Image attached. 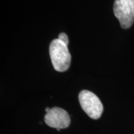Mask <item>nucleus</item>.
<instances>
[{
  "instance_id": "f257e3e1",
  "label": "nucleus",
  "mask_w": 134,
  "mask_h": 134,
  "mask_svg": "<svg viewBox=\"0 0 134 134\" xmlns=\"http://www.w3.org/2000/svg\"><path fill=\"white\" fill-rule=\"evenodd\" d=\"M49 54L52 65L56 71L63 72L69 68L71 63V54L68 46L60 40L55 39L50 43Z\"/></svg>"
},
{
  "instance_id": "f03ea898",
  "label": "nucleus",
  "mask_w": 134,
  "mask_h": 134,
  "mask_svg": "<svg viewBox=\"0 0 134 134\" xmlns=\"http://www.w3.org/2000/svg\"><path fill=\"white\" fill-rule=\"evenodd\" d=\"M78 98L82 109L91 119L100 118L104 107L98 96L89 90H82L79 93Z\"/></svg>"
},
{
  "instance_id": "7ed1b4c3",
  "label": "nucleus",
  "mask_w": 134,
  "mask_h": 134,
  "mask_svg": "<svg viewBox=\"0 0 134 134\" xmlns=\"http://www.w3.org/2000/svg\"><path fill=\"white\" fill-rule=\"evenodd\" d=\"M113 12L121 27L129 29L134 23V0H115Z\"/></svg>"
},
{
  "instance_id": "20e7f679",
  "label": "nucleus",
  "mask_w": 134,
  "mask_h": 134,
  "mask_svg": "<svg viewBox=\"0 0 134 134\" xmlns=\"http://www.w3.org/2000/svg\"><path fill=\"white\" fill-rule=\"evenodd\" d=\"M46 124L53 128L64 129L70 125V117L65 110L60 107H53L45 115Z\"/></svg>"
},
{
  "instance_id": "39448f33",
  "label": "nucleus",
  "mask_w": 134,
  "mask_h": 134,
  "mask_svg": "<svg viewBox=\"0 0 134 134\" xmlns=\"http://www.w3.org/2000/svg\"><path fill=\"white\" fill-rule=\"evenodd\" d=\"M58 39L60 40H61L62 42H63L67 46L69 45V37H68V36L65 33L60 34L59 36H58Z\"/></svg>"
},
{
  "instance_id": "423d86ee",
  "label": "nucleus",
  "mask_w": 134,
  "mask_h": 134,
  "mask_svg": "<svg viewBox=\"0 0 134 134\" xmlns=\"http://www.w3.org/2000/svg\"><path fill=\"white\" fill-rule=\"evenodd\" d=\"M51 110V108H48V107H46V113H48V111H49V110Z\"/></svg>"
}]
</instances>
